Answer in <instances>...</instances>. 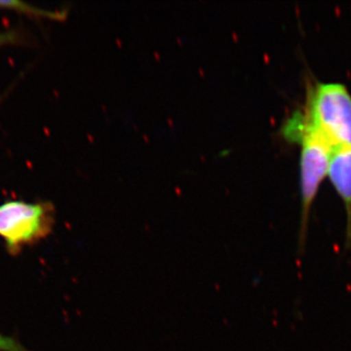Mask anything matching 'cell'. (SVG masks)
<instances>
[{
  "instance_id": "obj_1",
  "label": "cell",
  "mask_w": 351,
  "mask_h": 351,
  "mask_svg": "<svg viewBox=\"0 0 351 351\" xmlns=\"http://www.w3.org/2000/svg\"><path fill=\"white\" fill-rule=\"evenodd\" d=\"M306 117L334 147H351V96L345 85L318 83L309 94Z\"/></svg>"
},
{
  "instance_id": "obj_2",
  "label": "cell",
  "mask_w": 351,
  "mask_h": 351,
  "mask_svg": "<svg viewBox=\"0 0 351 351\" xmlns=\"http://www.w3.org/2000/svg\"><path fill=\"white\" fill-rule=\"evenodd\" d=\"M54 221V208L47 203L8 201L0 205V237L14 255L47 237Z\"/></svg>"
},
{
  "instance_id": "obj_3",
  "label": "cell",
  "mask_w": 351,
  "mask_h": 351,
  "mask_svg": "<svg viewBox=\"0 0 351 351\" xmlns=\"http://www.w3.org/2000/svg\"><path fill=\"white\" fill-rule=\"evenodd\" d=\"M301 243L306 232L307 219L321 182L328 174L334 145L327 140L306 117L301 123Z\"/></svg>"
},
{
  "instance_id": "obj_4",
  "label": "cell",
  "mask_w": 351,
  "mask_h": 351,
  "mask_svg": "<svg viewBox=\"0 0 351 351\" xmlns=\"http://www.w3.org/2000/svg\"><path fill=\"white\" fill-rule=\"evenodd\" d=\"M328 175L345 203L348 215V237L351 240V147L338 145L334 147Z\"/></svg>"
},
{
  "instance_id": "obj_5",
  "label": "cell",
  "mask_w": 351,
  "mask_h": 351,
  "mask_svg": "<svg viewBox=\"0 0 351 351\" xmlns=\"http://www.w3.org/2000/svg\"><path fill=\"white\" fill-rule=\"evenodd\" d=\"M0 9L1 10H13L16 12L34 16V17L45 18V19L62 20L64 17V13L43 10V9L32 7L20 1H0Z\"/></svg>"
},
{
  "instance_id": "obj_6",
  "label": "cell",
  "mask_w": 351,
  "mask_h": 351,
  "mask_svg": "<svg viewBox=\"0 0 351 351\" xmlns=\"http://www.w3.org/2000/svg\"><path fill=\"white\" fill-rule=\"evenodd\" d=\"M0 351H31L21 345L17 339L0 334Z\"/></svg>"
},
{
  "instance_id": "obj_7",
  "label": "cell",
  "mask_w": 351,
  "mask_h": 351,
  "mask_svg": "<svg viewBox=\"0 0 351 351\" xmlns=\"http://www.w3.org/2000/svg\"><path fill=\"white\" fill-rule=\"evenodd\" d=\"M17 36L14 32H0V47L15 43Z\"/></svg>"
}]
</instances>
